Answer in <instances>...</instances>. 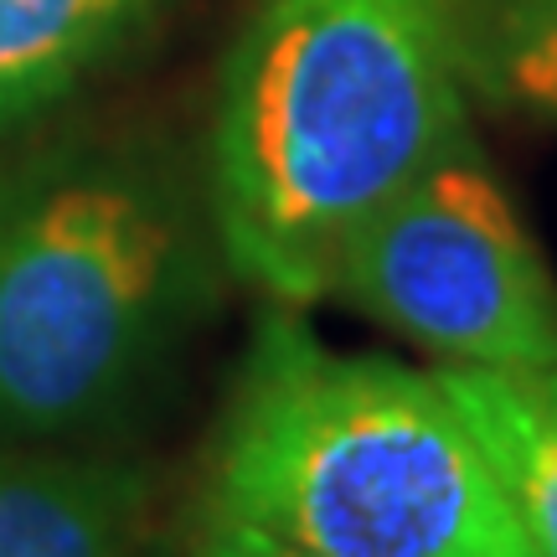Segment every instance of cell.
I'll return each instance as SVG.
<instances>
[{"mask_svg":"<svg viewBox=\"0 0 557 557\" xmlns=\"http://www.w3.org/2000/svg\"><path fill=\"white\" fill-rule=\"evenodd\" d=\"M156 0H0V129L32 124L145 32Z\"/></svg>","mask_w":557,"mask_h":557,"instance_id":"cell-7","label":"cell"},{"mask_svg":"<svg viewBox=\"0 0 557 557\" xmlns=\"http://www.w3.org/2000/svg\"><path fill=\"white\" fill-rule=\"evenodd\" d=\"M191 557H325L315 547H299L289 537H274L253 521L222 517V511H201L197 537H191Z\"/></svg>","mask_w":557,"mask_h":557,"instance_id":"cell-9","label":"cell"},{"mask_svg":"<svg viewBox=\"0 0 557 557\" xmlns=\"http://www.w3.org/2000/svg\"><path fill=\"white\" fill-rule=\"evenodd\" d=\"M537 557H557V367H438Z\"/></svg>","mask_w":557,"mask_h":557,"instance_id":"cell-5","label":"cell"},{"mask_svg":"<svg viewBox=\"0 0 557 557\" xmlns=\"http://www.w3.org/2000/svg\"><path fill=\"white\" fill-rule=\"evenodd\" d=\"M207 511L325 557H537L434 372L331 351L284 305L248 346Z\"/></svg>","mask_w":557,"mask_h":557,"instance_id":"cell-2","label":"cell"},{"mask_svg":"<svg viewBox=\"0 0 557 557\" xmlns=\"http://www.w3.org/2000/svg\"><path fill=\"white\" fill-rule=\"evenodd\" d=\"M139 500L124 465L0 455V557H129Z\"/></svg>","mask_w":557,"mask_h":557,"instance_id":"cell-6","label":"cell"},{"mask_svg":"<svg viewBox=\"0 0 557 557\" xmlns=\"http://www.w3.org/2000/svg\"><path fill=\"white\" fill-rule=\"evenodd\" d=\"M491 67L511 99L557 114V0H506L491 32Z\"/></svg>","mask_w":557,"mask_h":557,"instance_id":"cell-8","label":"cell"},{"mask_svg":"<svg viewBox=\"0 0 557 557\" xmlns=\"http://www.w3.org/2000/svg\"><path fill=\"white\" fill-rule=\"evenodd\" d=\"M465 129L455 0H259L212 109L222 253L284 310L315 305L361 222Z\"/></svg>","mask_w":557,"mask_h":557,"instance_id":"cell-1","label":"cell"},{"mask_svg":"<svg viewBox=\"0 0 557 557\" xmlns=\"http://www.w3.org/2000/svg\"><path fill=\"white\" fill-rule=\"evenodd\" d=\"M331 295L449 367H557V284L470 129L357 227Z\"/></svg>","mask_w":557,"mask_h":557,"instance_id":"cell-4","label":"cell"},{"mask_svg":"<svg viewBox=\"0 0 557 557\" xmlns=\"http://www.w3.org/2000/svg\"><path fill=\"white\" fill-rule=\"evenodd\" d=\"M191 269L171 186L124 150L0 165V429L62 434L120 408Z\"/></svg>","mask_w":557,"mask_h":557,"instance_id":"cell-3","label":"cell"}]
</instances>
